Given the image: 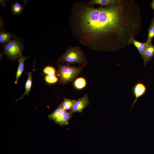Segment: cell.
Returning <instances> with one entry per match:
<instances>
[{
  "instance_id": "1",
  "label": "cell",
  "mask_w": 154,
  "mask_h": 154,
  "mask_svg": "<svg viewBox=\"0 0 154 154\" xmlns=\"http://www.w3.org/2000/svg\"><path fill=\"white\" fill-rule=\"evenodd\" d=\"M79 17L82 30L97 41L102 50H117L130 44L142 26L139 6L132 0H116L98 8L85 7Z\"/></svg>"
},
{
  "instance_id": "2",
  "label": "cell",
  "mask_w": 154,
  "mask_h": 154,
  "mask_svg": "<svg viewBox=\"0 0 154 154\" xmlns=\"http://www.w3.org/2000/svg\"><path fill=\"white\" fill-rule=\"evenodd\" d=\"M59 63H64L70 65L74 63L86 65L87 63L83 52L78 47H70L58 60Z\"/></svg>"
},
{
  "instance_id": "3",
  "label": "cell",
  "mask_w": 154,
  "mask_h": 154,
  "mask_svg": "<svg viewBox=\"0 0 154 154\" xmlns=\"http://www.w3.org/2000/svg\"><path fill=\"white\" fill-rule=\"evenodd\" d=\"M58 69L57 74L61 83L66 84L73 80L81 72L85 65L78 67L71 66L64 64H57Z\"/></svg>"
},
{
  "instance_id": "4",
  "label": "cell",
  "mask_w": 154,
  "mask_h": 154,
  "mask_svg": "<svg viewBox=\"0 0 154 154\" xmlns=\"http://www.w3.org/2000/svg\"><path fill=\"white\" fill-rule=\"evenodd\" d=\"M23 45L19 39L15 38L5 43L3 50L5 54L11 59L15 60L22 55Z\"/></svg>"
},
{
  "instance_id": "5",
  "label": "cell",
  "mask_w": 154,
  "mask_h": 154,
  "mask_svg": "<svg viewBox=\"0 0 154 154\" xmlns=\"http://www.w3.org/2000/svg\"><path fill=\"white\" fill-rule=\"evenodd\" d=\"M89 104L88 96L87 94L76 100L72 109L69 110L72 114L75 112H81Z\"/></svg>"
},
{
  "instance_id": "6",
  "label": "cell",
  "mask_w": 154,
  "mask_h": 154,
  "mask_svg": "<svg viewBox=\"0 0 154 154\" xmlns=\"http://www.w3.org/2000/svg\"><path fill=\"white\" fill-rule=\"evenodd\" d=\"M146 91V86L141 82H138L133 86L132 89V92L135 99L131 108L133 107L138 99L143 96L145 94Z\"/></svg>"
},
{
  "instance_id": "7",
  "label": "cell",
  "mask_w": 154,
  "mask_h": 154,
  "mask_svg": "<svg viewBox=\"0 0 154 154\" xmlns=\"http://www.w3.org/2000/svg\"><path fill=\"white\" fill-rule=\"evenodd\" d=\"M144 66H146L154 56V46L151 42L147 44L145 52Z\"/></svg>"
},
{
  "instance_id": "8",
  "label": "cell",
  "mask_w": 154,
  "mask_h": 154,
  "mask_svg": "<svg viewBox=\"0 0 154 154\" xmlns=\"http://www.w3.org/2000/svg\"><path fill=\"white\" fill-rule=\"evenodd\" d=\"M131 43L133 44L138 50L142 58L144 60L145 52L147 44L146 42L142 43L136 40L135 38H132L130 40Z\"/></svg>"
},
{
  "instance_id": "9",
  "label": "cell",
  "mask_w": 154,
  "mask_h": 154,
  "mask_svg": "<svg viewBox=\"0 0 154 154\" xmlns=\"http://www.w3.org/2000/svg\"><path fill=\"white\" fill-rule=\"evenodd\" d=\"M27 58L26 56H23L22 55L19 58L18 60L19 65L15 81V84H17L18 79L23 71L24 62Z\"/></svg>"
},
{
  "instance_id": "10",
  "label": "cell",
  "mask_w": 154,
  "mask_h": 154,
  "mask_svg": "<svg viewBox=\"0 0 154 154\" xmlns=\"http://www.w3.org/2000/svg\"><path fill=\"white\" fill-rule=\"evenodd\" d=\"M65 111L60 104L56 109L48 116L49 118L55 121L61 118Z\"/></svg>"
},
{
  "instance_id": "11",
  "label": "cell",
  "mask_w": 154,
  "mask_h": 154,
  "mask_svg": "<svg viewBox=\"0 0 154 154\" xmlns=\"http://www.w3.org/2000/svg\"><path fill=\"white\" fill-rule=\"evenodd\" d=\"M35 70V69L33 68L31 72H28L27 74L28 76L27 80L26 82L25 85V91L24 94L20 98L17 100L16 101L22 99L23 97L26 94L29 95V93L31 91L32 84V73Z\"/></svg>"
},
{
  "instance_id": "12",
  "label": "cell",
  "mask_w": 154,
  "mask_h": 154,
  "mask_svg": "<svg viewBox=\"0 0 154 154\" xmlns=\"http://www.w3.org/2000/svg\"><path fill=\"white\" fill-rule=\"evenodd\" d=\"M72 114L70 112L65 110L61 118L55 122L61 125H67L72 116Z\"/></svg>"
},
{
  "instance_id": "13",
  "label": "cell",
  "mask_w": 154,
  "mask_h": 154,
  "mask_svg": "<svg viewBox=\"0 0 154 154\" xmlns=\"http://www.w3.org/2000/svg\"><path fill=\"white\" fill-rule=\"evenodd\" d=\"M15 37V35L13 34L7 33L1 29L0 32V43H6L11 39Z\"/></svg>"
},
{
  "instance_id": "14",
  "label": "cell",
  "mask_w": 154,
  "mask_h": 154,
  "mask_svg": "<svg viewBox=\"0 0 154 154\" xmlns=\"http://www.w3.org/2000/svg\"><path fill=\"white\" fill-rule=\"evenodd\" d=\"M116 0H92L88 3L90 5H98L106 7L116 2Z\"/></svg>"
},
{
  "instance_id": "15",
  "label": "cell",
  "mask_w": 154,
  "mask_h": 154,
  "mask_svg": "<svg viewBox=\"0 0 154 154\" xmlns=\"http://www.w3.org/2000/svg\"><path fill=\"white\" fill-rule=\"evenodd\" d=\"M73 85L75 88L78 90H81L86 87V80L83 77H79L74 80Z\"/></svg>"
},
{
  "instance_id": "16",
  "label": "cell",
  "mask_w": 154,
  "mask_h": 154,
  "mask_svg": "<svg viewBox=\"0 0 154 154\" xmlns=\"http://www.w3.org/2000/svg\"><path fill=\"white\" fill-rule=\"evenodd\" d=\"M75 100H71L69 99L64 98V101L61 103L62 106L64 109L66 110H70L75 102Z\"/></svg>"
},
{
  "instance_id": "17",
  "label": "cell",
  "mask_w": 154,
  "mask_h": 154,
  "mask_svg": "<svg viewBox=\"0 0 154 154\" xmlns=\"http://www.w3.org/2000/svg\"><path fill=\"white\" fill-rule=\"evenodd\" d=\"M12 13L13 15H18L20 14L24 8V7L22 6L17 2H15L11 6Z\"/></svg>"
},
{
  "instance_id": "18",
  "label": "cell",
  "mask_w": 154,
  "mask_h": 154,
  "mask_svg": "<svg viewBox=\"0 0 154 154\" xmlns=\"http://www.w3.org/2000/svg\"><path fill=\"white\" fill-rule=\"evenodd\" d=\"M154 37V16L151 21L148 31V37L146 41L147 43L151 42Z\"/></svg>"
},
{
  "instance_id": "19",
  "label": "cell",
  "mask_w": 154,
  "mask_h": 154,
  "mask_svg": "<svg viewBox=\"0 0 154 154\" xmlns=\"http://www.w3.org/2000/svg\"><path fill=\"white\" fill-rule=\"evenodd\" d=\"M43 72L48 75H55L56 71L53 67L48 66L45 67L43 70Z\"/></svg>"
},
{
  "instance_id": "20",
  "label": "cell",
  "mask_w": 154,
  "mask_h": 154,
  "mask_svg": "<svg viewBox=\"0 0 154 154\" xmlns=\"http://www.w3.org/2000/svg\"><path fill=\"white\" fill-rule=\"evenodd\" d=\"M45 80L47 83L49 84L54 83L57 82L58 80L56 75H47L45 76Z\"/></svg>"
},
{
  "instance_id": "21",
  "label": "cell",
  "mask_w": 154,
  "mask_h": 154,
  "mask_svg": "<svg viewBox=\"0 0 154 154\" xmlns=\"http://www.w3.org/2000/svg\"><path fill=\"white\" fill-rule=\"evenodd\" d=\"M150 5L153 9L154 11V0L152 1Z\"/></svg>"
}]
</instances>
